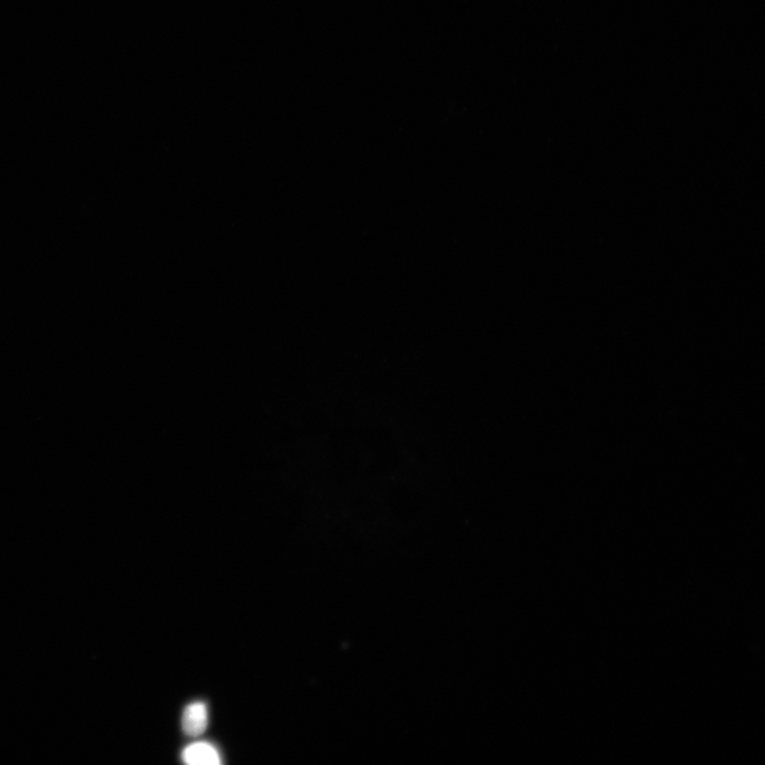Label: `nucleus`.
<instances>
[{"label":"nucleus","mask_w":765,"mask_h":765,"mask_svg":"<svg viewBox=\"0 0 765 765\" xmlns=\"http://www.w3.org/2000/svg\"><path fill=\"white\" fill-rule=\"evenodd\" d=\"M209 724L208 707L203 701H195L185 707L182 714V729L185 735L198 737L203 735Z\"/></svg>","instance_id":"obj_1"},{"label":"nucleus","mask_w":765,"mask_h":765,"mask_svg":"<svg viewBox=\"0 0 765 765\" xmlns=\"http://www.w3.org/2000/svg\"><path fill=\"white\" fill-rule=\"evenodd\" d=\"M182 760L191 765H217L222 756L214 745L209 742H195L187 745L182 751Z\"/></svg>","instance_id":"obj_2"}]
</instances>
